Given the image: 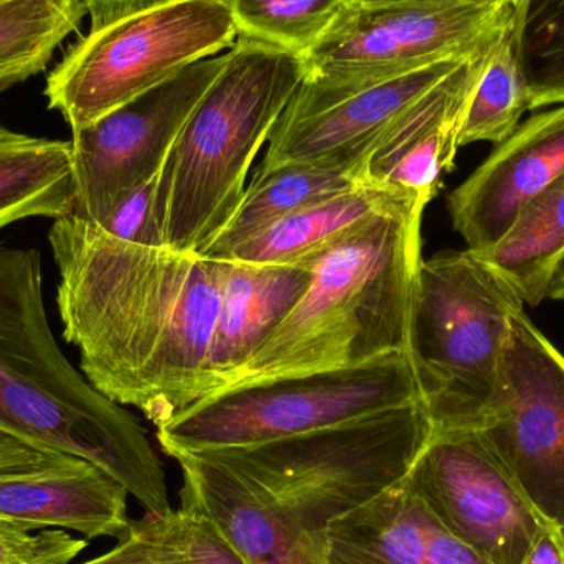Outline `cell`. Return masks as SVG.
I'll return each mask as SVG.
<instances>
[{"label":"cell","mask_w":564,"mask_h":564,"mask_svg":"<svg viewBox=\"0 0 564 564\" xmlns=\"http://www.w3.org/2000/svg\"><path fill=\"white\" fill-rule=\"evenodd\" d=\"M48 243L63 338L99 393L161 427L217 391V260L131 243L75 215L53 221Z\"/></svg>","instance_id":"obj_1"},{"label":"cell","mask_w":564,"mask_h":564,"mask_svg":"<svg viewBox=\"0 0 564 564\" xmlns=\"http://www.w3.org/2000/svg\"><path fill=\"white\" fill-rule=\"evenodd\" d=\"M0 430L95 464L145 512L172 509L164 469L141 424L99 393L59 347L46 315L42 254L2 243Z\"/></svg>","instance_id":"obj_2"},{"label":"cell","mask_w":564,"mask_h":564,"mask_svg":"<svg viewBox=\"0 0 564 564\" xmlns=\"http://www.w3.org/2000/svg\"><path fill=\"white\" fill-rule=\"evenodd\" d=\"M426 207L421 198H406L305 261L312 267L307 291L238 381L354 367L408 351Z\"/></svg>","instance_id":"obj_3"},{"label":"cell","mask_w":564,"mask_h":564,"mask_svg":"<svg viewBox=\"0 0 564 564\" xmlns=\"http://www.w3.org/2000/svg\"><path fill=\"white\" fill-rule=\"evenodd\" d=\"M304 76L297 56L237 39L159 172L154 224L162 247L202 253L224 230Z\"/></svg>","instance_id":"obj_4"},{"label":"cell","mask_w":564,"mask_h":564,"mask_svg":"<svg viewBox=\"0 0 564 564\" xmlns=\"http://www.w3.org/2000/svg\"><path fill=\"white\" fill-rule=\"evenodd\" d=\"M431 436L417 401L295 436L191 454L224 467L308 532L327 536L332 522L401 482Z\"/></svg>","instance_id":"obj_5"},{"label":"cell","mask_w":564,"mask_h":564,"mask_svg":"<svg viewBox=\"0 0 564 564\" xmlns=\"http://www.w3.org/2000/svg\"><path fill=\"white\" fill-rule=\"evenodd\" d=\"M522 308L516 289L467 248L423 260L408 351L433 434L473 430Z\"/></svg>","instance_id":"obj_6"},{"label":"cell","mask_w":564,"mask_h":564,"mask_svg":"<svg viewBox=\"0 0 564 564\" xmlns=\"http://www.w3.org/2000/svg\"><path fill=\"white\" fill-rule=\"evenodd\" d=\"M421 401L410 351L328 370L251 378L214 391L158 427L167 456L250 446Z\"/></svg>","instance_id":"obj_7"},{"label":"cell","mask_w":564,"mask_h":564,"mask_svg":"<svg viewBox=\"0 0 564 564\" xmlns=\"http://www.w3.org/2000/svg\"><path fill=\"white\" fill-rule=\"evenodd\" d=\"M227 0H171L122 17L69 46L45 85L48 108L72 131L164 85L194 63L231 50Z\"/></svg>","instance_id":"obj_8"},{"label":"cell","mask_w":564,"mask_h":564,"mask_svg":"<svg viewBox=\"0 0 564 564\" xmlns=\"http://www.w3.org/2000/svg\"><path fill=\"white\" fill-rule=\"evenodd\" d=\"M516 6L447 0H345L330 29L302 62L299 95L330 98L496 46L512 30Z\"/></svg>","instance_id":"obj_9"},{"label":"cell","mask_w":564,"mask_h":564,"mask_svg":"<svg viewBox=\"0 0 564 564\" xmlns=\"http://www.w3.org/2000/svg\"><path fill=\"white\" fill-rule=\"evenodd\" d=\"M473 433L540 516L564 532V355L517 312Z\"/></svg>","instance_id":"obj_10"},{"label":"cell","mask_w":564,"mask_h":564,"mask_svg":"<svg viewBox=\"0 0 564 564\" xmlns=\"http://www.w3.org/2000/svg\"><path fill=\"white\" fill-rule=\"evenodd\" d=\"M225 62L227 53L194 63L164 85L72 131L75 217L102 227L158 177L182 126Z\"/></svg>","instance_id":"obj_11"},{"label":"cell","mask_w":564,"mask_h":564,"mask_svg":"<svg viewBox=\"0 0 564 564\" xmlns=\"http://www.w3.org/2000/svg\"><path fill=\"white\" fill-rule=\"evenodd\" d=\"M404 479L447 532L496 564H522L550 525L473 431L433 434Z\"/></svg>","instance_id":"obj_12"},{"label":"cell","mask_w":564,"mask_h":564,"mask_svg":"<svg viewBox=\"0 0 564 564\" xmlns=\"http://www.w3.org/2000/svg\"><path fill=\"white\" fill-rule=\"evenodd\" d=\"M463 62L437 63L393 82L330 98L294 93L271 132L261 167L330 161L355 165L361 172L384 132Z\"/></svg>","instance_id":"obj_13"},{"label":"cell","mask_w":564,"mask_h":564,"mask_svg":"<svg viewBox=\"0 0 564 564\" xmlns=\"http://www.w3.org/2000/svg\"><path fill=\"white\" fill-rule=\"evenodd\" d=\"M564 174V102L527 119L447 197L467 250L496 245L523 205Z\"/></svg>","instance_id":"obj_14"},{"label":"cell","mask_w":564,"mask_h":564,"mask_svg":"<svg viewBox=\"0 0 564 564\" xmlns=\"http://www.w3.org/2000/svg\"><path fill=\"white\" fill-rule=\"evenodd\" d=\"M490 50L464 59L384 132L361 167L365 185L426 204L436 197L441 178L453 171L467 105Z\"/></svg>","instance_id":"obj_15"},{"label":"cell","mask_w":564,"mask_h":564,"mask_svg":"<svg viewBox=\"0 0 564 564\" xmlns=\"http://www.w3.org/2000/svg\"><path fill=\"white\" fill-rule=\"evenodd\" d=\"M172 459L184 474L182 507L210 517L245 564H328L327 536L299 525L273 500L197 454Z\"/></svg>","instance_id":"obj_16"},{"label":"cell","mask_w":564,"mask_h":564,"mask_svg":"<svg viewBox=\"0 0 564 564\" xmlns=\"http://www.w3.org/2000/svg\"><path fill=\"white\" fill-rule=\"evenodd\" d=\"M128 490L95 464L66 456L53 466L0 473V520L29 530H72L122 540L132 529Z\"/></svg>","instance_id":"obj_17"},{"label":"cell","mask_w":564,"mask_h":564,"mask_svg":"<svg viewBox=\"0 0 564 564\" xmlns=\"http://www.w3.org/2000/svg\"><path fill=\"white\" fill-rule=\"evenodd\" d=\"M327 562L496 564L447 532L406 479L328 525Z\"/></svg>","instance_id":"obj_18"},{"label":"cell","mask_w":564,"mask_h":564,"mask_svg":"<svg viewBox=\"0 0 564 564\" xmlns=\"http://www.w3.org/2000/svg\"><path fill=\"white\" fill-rule=\"evenodd\" d=\"M220 263V308L212 347L217 391L237 383L258 348L307 291L311 263Z\"/></svg>","instance_id":"obj_19"},{"label":"cell","mask_w":564,"mask_h":564,"mask_svg":"<svg viewBox=\"0 0 564 564\" xmlns=\"http://www.w3.org/2000/svg\"><path fill=\"white\" fill-rule=\"evenodd\" d=\"M411 197L413 195L361 185L299 208L231 251L224 260L248 264L305 263Z\"/></svg>","instance_id":"obj_20"},{"label":"cell","mask_w":564,"mask_h":564,"mask_svg":"<svg viewBox=\"0 0 564 564\" xmlns=\"http://www.w3.org/2000/svg\"><path fill=\"white\" fill-rule=\"evenodd\" d=\"M360 169L340 162H301L263 169L245 191L240 205L224 230L200 254L225 257L299 208L361 187Z\"/></svg>","instance_id":"obj_21"},{"label":"cell","mask_w":564,"mask_h":564,"mask_svg":"<svg viewBox=\"0 0 564 564\" xmlns=\"http://www.w3.org/2000/svg\"><path fill=\"white\" fill-rule=\"evenodd\" d=\"M72 144L0 126V231L30 218L72 217Z\"/></svg>","instance_id":"obj_22"},{"label":"cell","mask_w":564,"mask_h":564,"mask_svg":"<svg viewBox=\"0 0 564 564\" xmlns=\"http://www.w3.org/2000/svg\"><path fill=\"white\" fill-rule=\"evenodd\" d=\"M477 254L516 289L523 304L535 307L549 299L564 260V174L523 205L496 245Z\"/></svg>","instance_id":"obj_23"},{"label":"cell","mask_w":564,"mask_h":564,"mask_svg":"<svg viewBox=\"0 0 564 564\" xmlns=\"http://www.w3.org/2000/svg\"><path fill=\"white\" fill-rule=\"evenodd\" d=\"M86 12L83 0L0 2V95L45 69Z\"/></svg>","instance_id":"obj_24"},{"label":"cell","mask_w":564,"mask_h":564,"mask_svg":"<svg viewBox=\"0 0 564 564\" xmlns=\"http://www.w3.org/2000/svg\"><path fill=\"white\" fill-rule=\"evenodd\" d=\"M530 109L564 102V0H519L510 30Z\"/></svg>","instance_id":"obj_25"},{"label":"cell","mask_w":564,"mask_h":564,"mask_svg":"<svg viewBox=\"0 0 564 564\" xmlns=\"http://www.w3.org/2000/svg\"><path fill=\"white\" fill-rule=\"evenodd\" d=\"M238 39L304 59L330 29L345 0H227Z\"/></svg>","instance_id":"obj_26"},{"label":"cell","mask_w":564,"mask_h":564,"mask_svg":"<svg viewBox=\"0 0 564 564\" xmlns=\"http://www.w3.org/2000/svg\"><path fill=\"white\" fill-rule=\"evenodd\" d=\"M530 111L529 95L517 62L512 39L503 36L487 56L464 116L459 148L474 142L507 141Z\"/></svg>","instance_id":"obj_27"},{"label":"cell","mask_w":564,"mask_h":564,"mask_svg":"<svg viewBox=\"0 0 564 564\" xmlns=\"http://www.w3.org/2000/svg\"><path fill=\"white\" fill-rule=\"evenodd\" d=\"M152 564H245L220 527L200 510L145 512Z\"/></svg>","instance_id":"obj_28"},{"label":"cell","mask_w":564,"mask_h":564,"mask_svg":"<svg viewBox=\"0 0 564 564\" xmlns=\"http://www.w3.org/2000/svg\"><path fill=\"white\" fill-rule=\"evenodd\" d=\"M88 546L65 530L30 533L0 520V564H69Z\"/></svg>","instance_id":"obj_29"},{"label":"cell","mask_w":564,"mask_h":564,"mask_svg":"<svg viewBox=\"0 0 564 564\" xmlns=\"http://www.w3.org/2000/svg\"><path fill=\"white\" fill-rule=\"evenodd\" d=\"M154 181L135 192L105 225L102 230L108 231L112 237L121 240L131 241V243L149 245V247H162L158 237L154 224Z\"/></svg>","instance_id":"obj_30"},{"label":"cell","mask_w":564,"mask_h":564,"mask_svg":"<svg viewBox=\"0 0 564 564\" xmlns=\"http://www.w3.org/2000/svg\"><path fill=\"white\" fill-rule=\"evenodd\" d=\"M68 454L56 453L0 430V473H20L53 466Z\"/></svg>","instance_id":"obj_31"},{"label":"cell","mask_w":564,"mask_h":564,"mask_svg":"<svg viewBox=\"0 0 564 564\" xmlns=\"http://www.w3.org/2000/svg\"><path fill=\"white\" fill-rule=\"evenodd\" d=\"M82 564H152L148 517L132 520L131 532L111 552Z\"/></svg>","instance_id":"obj_32"},{"label":"cell","mask_w":564,"mask_h":564,"mask_svg":"<svg viewBox=\"0 0 564 564\" xmlns=\"http://www.w3.org/2000/svg\"><path fill=\"white\" fill-rule=\"evenodd\" d=\"M91 17V30L102 29L122 17L171 0H83Z\"/></svg>","instance_id":"obj_33"},{"label":"cell","mask_w":564,"mask_h":564,"mask_svg":"<svg viewBox=\"0 0 564 564\" xmlns=\"http://www.w3.org/2000/svg\"><path fill=\"white\" fill-rule=\"evenodd\" d=\"M522 564H564V532L553 525L546 527Z\"/></svg>","instance_id":"obj_34"},{"label":"cell","mask_w":564,"mask_h":564,"mask_svg":"<svg viewBox=\"0 0 564 564\" xmlns=\"http://www.w3.org/2000/svg\"><path fill=\"white\" fill-rule=\"evenodd\" d=\"M549 299H553V301H564V260L563 263L560 264L555 278H553Z\"/></svg>","instance_id":"obj_35"},{"label":"cell","mask_w":564,"mask_h":564,"mask_svg":"<svg viewBox=\"0 0 564 564\" xmlns=\"http://www.w3.org/2000/svg\"><path fill=\"white\" fill-rule=\"evenodd\" d=\"M364 2H377V0H364ZM447 2L473 3V6H517L519 0H447Z\"/></svg>","instance_id":"obj_36"},{"label":"cell","mask_w":564,"mask_h":564,"mask_svg":"<svg viewBox=\"0 0 564 564\" xmlns=\"http://www.w3.org/2000/svg\"><path fill=\"white\" fill-rule=\"evenodd\" d=\"M0 2H6V0H0Z\"/></svg>","instance_id":"obj_37"}]
</instances>
